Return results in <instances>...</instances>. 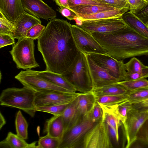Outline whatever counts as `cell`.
Returning a JSON list of instances; mask_svg holds the SVG:
<instances>
[{
	"label": "cell",
	"mask_w": 148,
	"mask_h": 148,
	"mask_svg": "<svg viewBox=\"0 0 148 148\" xmlns=\"http://www.w3.org/2000/svg\"><path fill=\"white\" fill-rule=\"evenodd\" d=\"M67 21L54 18L50 20L37 39L46 70L62 74L69 67L79 51L75 45Z\"/></svg>",
	"instance_id": "cell-1"
},
{
	"label": "cell",
	"mask_w": 148,
	"mask_h": 148,
	"mask_svg": "<svg viewBox=\"0 0 148 148\" xmlns=\"http://www.w3.org/2000/svg\"><path fill=\"white\" fill-rule=\"evenodd\" d=\"M107 54L119 60L148 55V38L128 26L115 31L91 34Z\"/></svg>",
	"instance_id": "cell-2"
},
{
	"label": "cell",
	"mask_w": 148,
	"mask_h": 148,
	"mask_svg": "<svg viewBox=\"0 0 148 148\" xmlns=\"http://www.w3.org/2000/svg\"><path fill=\"white\" fill-rule=\"evenodd\" d=\"M61 75L79 93H87L93 89L86 53L79 51L69 67Z\"/></svg>",
	"instance_id": "cell-3"
},
{
	"label": "cell",
	"mask_w": 148,
	"mask_h": 148,
	"mask_svg": "<svg viewBox=\"0 0 148 148\" xmlns=\"http://www.w3.org/2000/svg\"><path fill=\"white\" fill-rule=\"evenodd\" d=\"M35 97V92L25 87L8 88L1 93L0 104L21 110L33 117L37 111L34 105Z\"/></svg>",
	"instance_id": "cell-4"
},
{
	"label": "cell",
	"mask_w": 148,
	"mask_h": 148,
	"mask_svg": "<svg viewBox=\"0 0 148 148\" xmlns=\"http://www.w3.org/2000/svg\"><path fill=\"white\" fill-rule=\"evenodd\" d=\"M23 86L28 88L35 92H59L75 94L77 92L59 86L44 78L37 71L31 69L21 71L15 77Z\"/></svg>",
	"instance_id": "cell-5"
},
{
	"label": "cell",
	"mask_w": 148,
	"mask_h": 148,
	"mask_svg": "<svg viewBox=\"0 0 148 148\" xmlns=\"http://www.w3.org/2000/svg\"><path fill=\"white\" fill-rule=\"evenodd\" d=\"M34 40L25 37L19 39L10 51L18 69L25 70L39 66L35 58Z\"/></svg>",
	"instance_id": "cell-6"
},
{
	"label": "cell",
	"mask_w": 148,
	"mask_h": 148,
	"mask_svg": "<svg viewBox=\"0 0 148 148\" xmlns=\"http://www.w3.org/2000/svg\"><path fill=\"white\" fill-rule=\"evenodd\" d=\"M99 122L92 121L90 112L79 121L64 131L58 148H78L88 133Z\"/></svg>",
	"instance_id": "cell-7"
},
{
	"label": "cell",
	"mask_w": 148,
	"mask_h": 148,
	"mask_svg": "<svg viewBox=\"0 0 148 148\" xmlns=\"http://www.w3.org/2000/svg\"><path fill=\"white\" fill-rule=\"evenodd\" d=\"M113 147L106 124L101 121L88 133L78 148Z\"/></svg>",
	"instance_id": "cell-8"
},
{
	"label": "cell",
	"mask_w": 148,
	"mask_h": 148,
	"mask_svg": "<svg viewBox=\"0 0 148 148\" xmlns=\"http://www.w3.org/2000/svg\"><path fill=\"white\" fill-rule=\"evenodd\" d=\"M72 36L78 50L86 53L107 54L103 48L91 34L79 26L70 24Z\"/></svg>",
	"instance_id": "cell-9"
},
{
	"label": "cell",
	"mask_w": 148,
	"mask_h": 148,
	"mask_svg": "<svg viewBox=\"0 0 148 148\" xmlns=\"http://www.w3.org/2000/svg\"><path fill=\"white\" fill-rule=\"evenodd\" d=\"M148 119V110L139 111L132 108L129 112L123 125L127 140L125 148L130 147L136 141L141 127Z\"/></svg>",
	"instance_id": "cell-10"
},
{
	"label": "cell",
	"mask_w": 148,
	"mask_h": 148,
	"mask_svg": "<svg viewBox=\"0 0 148 148\" xmlns=\"http://www.w3.org/2000/svg\"><path fill=\"white\" fill-rule=\"evenodd\" d=\"M88 54L98 65L119 82L125 80L127 71L123 61L118 60L108 54L94 53Z\"/></svg>",
	"instance_id": "cell-11"
},
{
	"label": "cell",
	"mask_w": 148,
	"mask_h": 148,
	"mask_svg": "<svg viewBox=\"0 0 148 148\" xmlns=\"http://www.w3.org/2000/svg\"><path fill=\"white\" fill-rule=\"evenodd\" d=\"M127 26L122 17L85 21L80 27L91 34L112 32Z\"/></svg>",
	"instance_id": "cell-12"
},
{
	"label": "cell",
	"mask_w": 148,
	"mask_h": 148,
	"mask_svg": "<svg viewBox=\"0 0 148 148\" xmlns=\"http://www.w3.org/2000/svg\"><path fill=\"white\" fill-rule=\"evenodd\" d=\"M68 94L59 92H35L34 105L36 107L69 104L79 94Z\"/></svg>",
	"instance_id": "cell-13"
},
{
	"label": "cell",
	"mask_w": 148,
	"mask_h": 148,
	"mask_svg": "<svg viewBox=\"0 0 148 148\" xmlns=\"http://www.w3.org/2000/svg\"><path fill=\"white\" fill-rule=\"evenodd\" d=\"M86 54L93 89L119 82L118 79L112 76L106 70L95 63L88 54Z\"/></svg>",
	"instance_id": "cell-14"
},
{
	"label": "cell",
	"mask_w": 148,
	"mask_h": 148,
	"mask_svg": "<svg viewBox=\"0 0 148 148\" xmlns=\"http://www.w3.org/2000/svg\"><path fill=\"white\" fill-rule=\"evenodd\" d=\"M25 11L38 18H56V12L42 0H21Z\"/></svg>",
	"instance_id": "cell-15"
},
{
	"label": "cell",
	"mask_w": 148,
	"mask_h": 148,
	"mask_svg": "<svg viewBox=\"0 0 148 148\" xmlns=\"http://www.w3.org/2000/svg\"><path fill=\"white\" fill-rule=\"evenodd\" d=\"M77 98V105L75 116L66 130L72 127L88 115L96 101L95 97L91 91L86 93H80Z\"/></svg>",
	"instance_id": "cell-16"
},
{
	"label": "cell",
	"mask_w": 148,
	"mask_h": 148,
	"mask_svg": "<svg viewBox=\"0 0 148 148\" xmlns=\"http://www.w3.org/2000/svg\"><path fill=\"white\" fill-rule=\"evenodd\" d=\"M15 28L12 36L18 40L25 37L29 30L34 25L42 24L38 18L24 11L14 23Z\"/></svg>",
	"instance_id": "cell-17"
},
{
	"label": "cell",
	"mask_w": 148,
	"mask_h": 148,
	"mask_svg": "<svg viewBox=\"0 0 148 148\" xmlns=\"http://www.w3.org/2000/svg\"><path fill=\"white\" fill-rule=\"evenodd\" d=\"M24 11L21 0H0V12L13 23Z\"/></svg>",
	"instance_id": "cell-18"
},
{
	"label": "cell",
	"mask_w": 148,
	"mask_h": 148,
	"mask_svg": "<svg viewBox=\"0 0 148 148\" xmlns=\"http://www.w3.org/2000/svg\"><path fill=\"white\" fill-rule=\"evenodd\" d=\"M64 131L62 115H54L45 123L44 132L50 136L61 138Z\"/></svg>",
	"instance_id": "cell-19"
},
{
	"label": "cell",
	"mask_w": 148,
	"mask_h": 148,
	"mask_svg": "<svg viewBox=\"0 0 148 148\" xmlns=\"http://www.w3.org/2000/svg\"><path fill=\"white\" fill-rule=\"evenodd\" d=\"M17 134L9 132L5 138L0 142L1 148H37V141L30 144L27 143Z\"/></svg>",
	"instance_id": "cell-20"
},
{
	"label": "cell",
	"mask_w": 148,
	"mask_h": 148,
	"mask_svg": "<svg viewBox=\"0 0 148 148\" xmlns=\"http://www.w3.org/2000/svg\"><path fill=\"white\" fill-rule=\"evenodd\" d=\"M122 18L127 26L140 35L148 38V27L139 18L130 11L125 13Z\"/></svg>",
	"instance_id": "cell-21"
},
{
	"label": "cell",
	"mask_w": 148,
	"mask_h": 148,
	"mask_svg": "<svg viewBox=\"0 0 148 148\" xmlns=\"http://www.w3.org/2000/svg\"><path fill=\"white\" fill-rule=\"evenodd\" d=\"M38 74L41 77L59 86L69 90L77 92L74 86L64 78L61 74L45 70L38 71Z\"/></svg>",
	"instance_id": "cell-22"
},
{
	"label": "cell",
	"mask_w": 148,
	"mask_h": 148,
	"mask_svg": "<svg viewBox=\"0 0 148 148\" xmlns=\"http://www.w3.org/2000/svg\"><path fill=\"white\" fill-rule=\"evenodd\" d=\"M130 10V8L116 9L113 10L90 14L74 12L77 16L81 17L83 21L86 20H98L111 18H122L124 14Z\"/></svg>",
	"instance_id": "cell-23"
},
{
	"label": "cell",
	"mask_w": 148,
	"mask_h": 148,
	"mask_svg": "<svg viewBox=\"0 0 148 148\" xmlns=\"http://www.w3.org/2000/svg\"><path fill=\"white\" fill-rule=\"evenodd\" d=\"M91 91L95 97L103 95H127L129 92L118 82L93 89Z\"/></svg>",
	"instance_id": "cell-24"
},
{
	"label": "cell",
	"mask_w": 148,
	"mask_h": 148,
	"mask_svg": "<svg viewBox=\"0 0 148 148\" xmlns=\"http://www.w3.org/2000/svg\"><path fill=\"white\" fill-rule=\"evenodd\" d=\"M117 9L111 6L92 5H75L70 7V9L74 12L78 13L90 14L100 12Z\"/></svg>",
	"instance_id": "cell-25"
},
{
	"label": "cell",
	"mask_w": 148,
	"mask_h": 148,
	"mask_svg": "<svg viewBox=\"0 0 148 148\" xmlns=\"http://www.w3.org/2000/svg\"><path fill=\"white\" fill-rule=\"evenodd\" d=\"M99 104L103 112L102 121L113 128L119 135V129L121 125V122L113 113L108 106Z\"/></svg>",
	"instance_id": "cell-26"
},
{
	"label": "cell",
	"mask_w": 148,
	"mask_h": 148,
	"mask_svg": "<svg viewBox=\"0 0 148 148\" xmlns=\"http://www.w3.org/2000/svg\"><path fill=\"white\" fill-rule=\"evenodd\" d=\"M132 109V103L127 100L118 104L112 105L113 113L123 125L125 122L129 112Z\"/></svg>",
	"instance_id": "cell-27"
},
{
	"label": "cell",
	"mask_w": 148,
	"mask_h": 148,
	"mask_svg": "<svg viewBox=\"0 0 148 148\" xmlns=\"http://www.w3.org/2000/svg\"><path fill=\"white\" fill-rule=\"evenodd\" d=\"M15 124L16 134L23 139H27L28 136V124L20 110L16 113Z\"/></svg>",
	"instance_id": "cell-28"
},
{
	"label": "cell",
	"mask_w": 148,
	"mask_h": 148,
	"mask_svg": "<svg viewBox=\"0 0 148 148\" xmlns=\"http://www.w3.org/2000/svg\"><path fill=\"white\" fill-rule=\"evenodd\" d=\"M77 103V97L68 104L62 115L64 124V131L69 127L75 116Z\"/></svg>",
	"instance_id": "cell-29"
},
{
	"label": "cell",
	"mask_w": 148,
	"mask_h": 148,
	"mask_svg": "<svg viewBox=\"0 0 148 148\" xmlns=\"http://www.w3.org/2000/svg\"><path fill=\"white\" fill-rule=\"evenodd\" d=\"M95 98L99 103L106 105L118 104L127 100V95H103L95 97Z\"/></svg>",
	"instance_id": "cell-30"
},
{
	"label": "cell",
	"mask_w": 148,
	"mask_h": 148,
	"mask_svg": "<svg viewBox=\"0 0 148 148\" xmlns=\"http://www.w3.org/2000/svg\"><path fill=\"white\" fill-rule=\"evenodd\" d=\"M127 100L132 104L148 99V87L129 91L127 94Z\"/></svg>",
	"instance_id": "cell-31"
},
{
	"label": "cell",
	"mask_w": 148,
	"mask_h": 148,
	"mask_svg": "<svg viewBox=\"0 0 148 148\" xmlns=\"http://www.w3.org/2000/svg\"><path fill=\"white\" fill-rule=\"evenodd\" d=\"M118 83L128 91L148 87V80L145 78L133 80H123Z\"/></svg>",
	"instance_id": "cell-32"
},
{
	"label": "cell",
	"mask_w": 148,
	"mask_h": 148,
	"mask_svg": "<svg viewBox=\"0 0 148 148\" xmlns=\"http://www.w3.org/2000/svg\"><path fill=\"white\" fill-rule=\"evenodd\" d=\"M61 138L47 134L40 138L37 148H58Z\"/></svg>",
	"instance_id": "cell-33"
},
{
	"label": "cell",
	"mask_w": 148,
	"mask_h": 148,
	"mask_svg": "<svg viewBox=\"0 0 148 148\" xmlns=\"http://www.w3.org/2000/svg\"><path fill=\"white\" fill-rule=\"evenodd\" d=\"M124 66L128 74L137 73L141 71L147 67L136 58L133 57Z\"/></svg>",
	"instance_id": "cell-34"
},
{
	"label": "cell",
	"mask_w": 148,
	"mask_h": 148,
	"mask_svg": "<svg viewBox=\"0 0 148 148\" xmlns=\"http://www.w3.org/2000/svg\"><path fill=\"white\" fill-rule=\"evenodd\" d=\"M69 104L40 106L36 108L37 111L46 112L53 115H62Z\"/></svg>",
	"instance_id": "cell-35"
},
{
	"label": "cell",
	"mask_w": 148,
	"mask_h": 148,
	"mask_svg": "<svg viewBox=\"0 0 148 148\" xmlns=\"http://www.w3.org/2000/svg\"><path fill=\"white\" fill-rule=\"evenodd\" d=\"M14 28V23L9 21L0 12V34L12 36Z\"/></svg>",
	"instance_id": "cell-36"
},
{
	"label": "cell",
	"mask_w": 148,
	"mask_h": 148,
	"mask_svg": "<svg viewBox=\"0 0 148 148\" xmlns=\"http://www.w3.org/2000/svg\"><path fill=\"white\" fill-rule=\"evenodd\" d=\"M136 140L148 146V119L140 129L137 134Z\"/></svg>",
	"instance_id": "cell-37"
},
{
	"label": "cell",
	"mask_w": 148,
	"mask_h": 148,
	"mask_svg": "<svg viewBox=\"0 0 148 148\" xmlns=\"http://www.w3.org/2000/svg\"><path fill=\"white\" fill-rule=\"evenodd\" d=\"M45 27L42 24H38L34 25L28 31L25 37L33 40L38 39L41 36Z\"/></svg>",
	"instance_id": "cell-38"
},
{
	"label": "cell",
	"mask_w": 148,
	"mask_h": 148,
	"mask_svg": "<svg viewBox=\"0 0 148 148\" xmlns=\"http://www.w3.org/2000/svg\"><path fill=\"white\" fill-rule=\"evenodd\" d=\"M130 7V11L134 14L140 11L148 3L145 0H127Z\"/></svg>",
	"instance_id": "cell-39"
},
{
	"label": "cell",
	"mask_w": 148,
	"mask_h": 148,
	"mask_svg": "<svg viewBox=\"0 0 148 148\" xmlns=\"http://www.w3.org/2000/svg\"><path fill=\"white\" fill-rule=\"evenodd\" d=\"M92 121L99 122L102 120L103 112L99 104L96 101L95 103L90 112Z\"/></svg>",
	"instance_id": "cell-40"
},
{
	"label": "cell",
	"mask_w": 148,
	"mask_h": 148,
	"mask_svg": "<svg viewBox=\"0 0 148 148\" xmlns=\"http://www.w3.org/2000/svg\"><path fill=\"white\" fill-rule=\"evenodd\" d=\"M148 77V66L141 71L130 74H127L125 80L129 81L141 79Z\"/></svg>",
	"instance_id": "cell-41"
},
{
	"label": "cell",
	"mask_w": 148,
	"mask_h": 148,
	"mask_svg": "<svg viewBox=\"0 0 148 148\" xmlns=\"http://www.w3.org/2000/svg\"><path fill=\"white\" fill-rule=\"evenodd\" d=\"M69 2L70 7L75 5H86L110 6L107 4L92 0H69Z\"/></svg>",
	"instance_id": "cell-42"
},
{
	"label": "cell",
	"mask_w": 148,
	"mask_h": 148,
	"mask_svg": "<svg viewBox=\"0 0 148 148\" xmlns=\"http://www.w3.org/2000/svg\"><path fill=\"white\" fill-rule=\"evenodd\" d=\"M104 3L119 9L130 8L128 3L123 0H102Z\"/></svg>",
	"instance_id": "cell-43"
},
{
	"label": "cell",
	"mask_w": 148,
	"mask_h": 148,
	"mask_svg": "<svg viewBox=\"0 0 148 148\" xmlns=\"http://www.w3.org/2000/svg\"><path fill=\"white\" fill-rule=\"evenodd\" d=\"M14 38L10 34H0V48L15 44Z\"/></svg>",
	"instance_id": "cell-44"
},
{
	"label": "cell",
	"mask_w": 148,
	"mask_h": 148,
	"mask_svg": "<svg viewBox=\"0 0 148 148\" xmlns=\"http://www.w3.org/2000/svg\"><path fill=\"white\" fill-rule=\"evenodd\" d=\"M57 10L64 16L67 19L74 20L77 15L70 9L64 7H59Z\"/></svg>",
	"instance_id": "cell-45"
},
{
	"label": "cell",
	"mask_w": 148,
	"mask_h": 148,
	"mask_svg": "<svg viewBox=\"0 0 148 148\" xmlns=\"http://www.w3.org/2000/svg\"><path fill=\"white\" fill-rule=\"evenodd\" d=\"M134 14L147 25L148 22V4Z\"/></svg>",
	"instance_id": "cell-46"
},
{
	"label": "cell",
	"mask_w": 148,
	"mask_h": 148,
	"mask_svg": "<svg viewBox=\"0 0 148 148\" xmlns=\"http://www.w3.org/2000/svg\"><path fill=\"white\" fill-rule=\"evenodd\" d=\"M132 108L139 111H145L148 109V99L132 104Z\"/></svg>",
	"instance_id": "cell-47"
},
{
	"label": "cell",
	"mask_w": 148,
	"mask_h": 148,
	"mask_svg": "<svg viewBox=\"0 0 148 148\" xmlns=\"http://www.w3.org/2000/svg\"><path fill=\"white\" fill-rule=\"evenodd\" d=\"M106 124L111 139H112L116 143H118L119 139V135L117 134L115 130L113 128L107 124Z\"/></svg>",
	"instance_id": "cell-48"
},
{
	"label": "cell",
	"mask_w": 148,
	"mask_h": 148,
	"mask_svg": "<svg viewBox=\"0 0 148 148\" xmlns=\"http://www.w3.org/2000/svg\"><path fill=\"white\" fill-rule=\"evenodd\" d=\"M56 4L59 7H64L69 9L70 7L69 6V0H54Z\"/></svg>",
	"instance_id": "cell-49"
},
{
	"label": "cell",
	"mask_w": 148,
	"mask_h": 148,
	"mask_svg": "<svg viewBox=\"0 0 148 148\" xmlns=\"http://www.w3.org/2000/svg\"><path fill=\"white\" fill-rule=\"evenodd\" d=\"M74 20L75 21L76 25L80 27L82 24L83 21L81 17L78 16H77L74 18Z\"/></svg>",
	"instance_id": "cell-50"
},
{
	"label": "cell",
	"mask_w": 148,
	"mask_h": 148,
	"mask_svg": "<svg viewBox=\"0 0 148 148\" xmlns=\"http://www.w3.org/2000/svg\"><path fill=\"white\" fill-rule=\"evenodd\" d=\"M6 122L5 119L3 116L0 112V129L1 130V128L4 125Z\"/></svg>",
	"instance_id": "cell-51"
},
{
	"label": "cell",
	"mask_w": 148,
	"mask_h": 148,
	"mask_svg": "<svg viewBox=\"0 0 148 148\" xmlns=\"http://www.w3.org/2000/svg\"><path fill=\"white\" fill-rule=\"evenodd\" d=\"M92 0L97 1V2H99L101 3H104V2L103 1H102V0ZM105 4H106V3H105Z\"/></svg>",
	"instance_id": "cell-52"
},
{
	"label": "cell",
	"mask_w": 148,
	"mask_h": 148,
	"mask_svg": "<svg viewBox=\"0 0 148 148\" xmlns=\"http://www.w3.org/2000/svg\"><path fill=\"white\" fill-rule=\"evenodd\" d=\"M147 27H148V22L147 23Z\"/></svg>",
	"instance_id": "cell-53"
},
{
	"label": "cell",
	"mask_w": 148,
	"mask_h": 148,
	"mask_svg": "<svg viewBox=\"0 0 148 148\" xmlns=\"http://www.w3.org/2000/svg\"><path fill=\"white\" fill-rule=\"evenodd\" d=\"M148 3V0H145Z\"/></svg>",
	"instance_id": "cell-54"
},
{
	"label": "cell",
	"mask_w": 148,
	"mask_h": 148,
	"mask_svg": "<svg viewBox=\"0 0 148 148\" xmlns=\"http://www.w3.org/2000/svg\"><path fill=\"white\" fill-rule=\"evenodd\" d=\"M124 0V1H127V0Z\"/></svg>",
	"instance_id": "cell-55"
},
{
	"label": "cell",
	"mask_w": 148,
	"mask_h": 148,
	"mask_svg": "<svg viewBox=\"0 0 148 148\" xmlns=\"http://www.w3.org/2000/svg\"><path fill=\"white\" fill-rule=\"evenodd\" d=\"M148 110V109H147L146 110Z\"/></svg>",
	"instance_id": "cell-56"
},
{
	"label": "cell",
	"mask_w": 148,
	"mask_h": 148,
	"mask_svg": "<svg viewBox=\"0 0 148 148\" xmlns=\"http://www.w3.org/2000/svg\"></svg>",
	"instance_id": "cell-57"
}]
</instances>
